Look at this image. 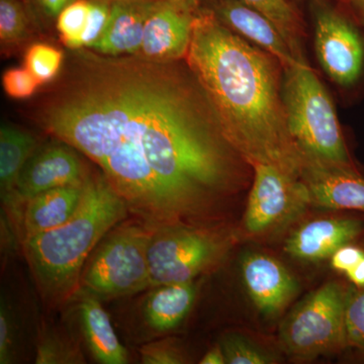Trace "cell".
<instances>
[{"label": "cell", "instance_id": "6da1fadb", "mask_svg": "<svg viewBox=\"0 0 364 364\" xmlns=\"http://www.w3.org/2000/svg\"><path fill=\"white\" fill-rule=\"evenodd\" d=\"M33 117L97 164L152 228L200 214L244 160L186 60L78 51Z\"/></svg>", "mask_w": 364, "mask_h": 364}, {"label": "cell", "instance_id": "7a4b0ae2", "mask_svg": "<svg viewBox=\"0 0 364 364\" xmlns=\"http://www.w3.org/2000/svg\"><path fill=\"white\" fill-rule=\"evenodd\" d=\"M186 61L244 161L301 176L306 162L289 134L284 68L274 57L232 32L210 9H200Z\"/></svg>", "mask_w": 364, "mask_h": 364}, {"label": "cell", "instance_id": "3957f363", "mask_svg": "<svg viewBox=\"0 0 364 364\" xmlns=\"http://www.w3.org/2000/svg\"><path fill=\"white\" fill-rule=\"evenodd\" d=\"M129 215L126 203L105 177L91 174L80 208L68 222L21 241L23 255L47 308H62L75 299L90 254Z\"/></svg>", "mask_w": 364, "mask_h": 364}, {"label": "cell", "instance_id": "277c9868", "mask_svg": "<svg viewBox=\"0 0 364 364\" xmlns=\"http://www.w3.org/2000/svg\"><path fill=\"white\" fill-rule=\"evenodd\" d=\"M287 127L308 165L358 173L331 97L308 62L284 69Z\"/></svg>", "mask_w": 364, "mask_h": 364}, {"label": "cell", "instance_id": "5b68a950", "mask_svg": "<svg viewBox=\"0 0 364 364\" xmlns=\"http://www.w3.org/2000/svg\"><path fill=\"white\" fill-rule=\"evenodd\" d=\"M154 229L135 218L111 230L86 261L77 294L109 301L151 289L148 250Z\"/></svg>", "mask_w": 364, "mask_h": 364}, {"label": "cell", "instance_id": "8992f818", "mask_svg": "<svg viewBox=\"0 0 364 364\" xmlns=\"http://www.w3.org/2000/svg\"><path fill=\"white\" fill-rule=\"evenodd\" d=\"M348 293L338 282H328L306 296L280 327L286 350L312 358L346 346L345 308Z\"/></svg>", "mask_w": 364, "mask_h": 364}, {"label": "cell", "instance_id": "52a82bcc", "mask_svg": "<svg viewBox=\"0 0 364 364\" xmlns=\"http://www.w3.org/2000/svg\"><path fill=\"white\" fill-rule=\"evenodd\" d=\"M311 11L318 63L334 85L355 90L364 80L363 26L327 0H312Z\"/></svg>", "mask_w": 364, "mask_h": 364}, {"label": "cell", "instance_id": "ba28073f", "mask_svg": "<svg viewBox=\"0 0 364 364\" xmlns=\"http://www.w3.org/2000/svg\"><path fill=\"white\" fill-rule=\"evenodd\" d=\"M223 251L219 237L205 230L181 224L155 228L148 250L152 287L193 282L214 267Z\"/></svg>", "mask_w": 364, "mask_h": 364}, {"label": "cell", "instance_id": "9c48e42d", "mask_svg": "<svg viewBox=\"0 0 364 364\" xmlns=\"http://www.w3.org/2000/svg\"><path fill=\"white\" fill-rule=\"evenodd\" d=\"M91 174L77 151L60 142L37 150L21 170L11 202L6 205L18 223L26 200L49 189L85 183Z\"/></svg>", "mask_w": 364, "mask_h": 364}, {"label": "cell", "instance_id": "30bf717a", "mask_svg": "<svg viewBox=\"0 0 364 364\" xmlns=\"http://www.w3.org/2000/svg\"><path fill=\"white\" fill-rule=\"evenodd\" d=\"M254 179L244 224L252 234L263 233L291 215L296 205L309 203L303 181L274 165H253Z\"/></svg>", "mask_w": 364, "mask_h": 364}, {"label": "cell", "instance_id": "8fae6325", "mask_svg": "<svg viewBox=\"0 0 364 364\" xmlns=\"http://www.w3.org/2000/svg\"><path fill=\"white\" fill-rule=\"evenodd\" d=\"M198 0H157L146 21L138 55L156 61H178L188 56Z\"/></svg>", "mask_w": 364, "mask_h": 364}, {"label": "cell", "instance_id": "7c38bea8", "mask_svg": "<svg viewBox=\"0 0 364 364\" xmlns=\"http://www.w3.org/2000/svg\"><path fill=\"white\" fill-rule=\"evenodd\" d=\"M210 11L229 30L274 57L282 68L299 63L279 28L267 16L241 0H212Z\"/></svg>", "mask_w": 364, "mask_h": 364}, {"label": "cell", "instance_id": "4fadbf2b", "mask_svg": "<svg viewBox=\"0 0 364 364\" xmlns=\"http://www.w3.org/2000/svg\"><path fill=\"white\" fill-rule=\"evenodd\" d=\"M242 277L254 305L267 317L279 315L298 293L293 275L265 254L246 255L242 261Z\"/></svg>", "mask_w": 364, "mask_h": 364}, {"label": "cell", "instance_id": "5bb4252c", "mask_svg": "<svg viewBox=\"0 0 364 364\" xmlns=\"http://www.w3.org/2000/svg\"><path fill=\"white\" fill-rule=\"evenodd\" d=\"M87 182L49 189L26 200L16 223L21 241L68 222L80 208Z\"/></svg>", "mask_w": 364, "mask_h": 364}, {"label": "cell", "instance_id": "9a60e30c", "mask_svg": "<svg viewBox=\"0 0 364 364\" xmlns=\"http://www.w3.org/2000/svg\"><path fill=\"white\" fill-rule=\"evenodd\" d=\"M301 177L309 203L331 210L364 213V177L360 174L308 165Z\"/></svg>", "mask_w": 364, "mask_h": 364}, {"label": "cell", "instance_id": "2e32d148", "mask_svg": "<svg viewBox=\"0 0 364 364\" xmlns=\"http://www.w3.org/2000/svg\"><path fill=\"white\" fill-rule=\"evenodd\" d=\"M360 222L352 219H320L303 225L286 244V251L298 259L318 261L350 243L361 233Z\"/></svg>", "mask_w": 364, "mask_h": 364}, {"label": "cell", "instance_id": "e0dca14e", "mask_svg": "<svg viewBox=\"0 0 364 364\" xmlns=\"http://www.w3.org/2000/svg\"><path fill=\"white\" fill-rule=\"evenodd\" d=\"M157 0L114 2L104 35L91 49L107 56L138 55L144 28Z\"/></svg>", "mask_w": 364, "mask_h": 364}, {"label": "cell", "instance_id": "ac0fdd59", "mask_svg": "<svg viewBox=\"0 0 364 364\" xmlns=\"http://www.w3.org/2000/svg\"><path fill=\"white\" fill-rule=\"evenodd\" d=\"M77 296L81 331L93 358L102 364L128 363V350L117 338L102 301L90 294Z\"/></svg>", "mask_w": 364, "mask_h": 364}, {"label": "cell", "instance_id": "d6986e66", "mask_svg": "<svg viewBox=\"0 0 364 364\" xmlns=\"http://www.w3.org/2000/svg\"><path fill=\"white\" fill-rule=\"evenodd\" d=\"M196 296L193 282L152 287L143 301L144 322L157 334L172 331L188 317Z\"/></svg>", "mask_w": 364, "mask_h": 364}, {"label": "cell", "instance_id": "ffe728a7", "mask_svg": "<svg viewBox=\"0 0 364 364\" xmlns=\"http://www.w3.org/2000/svg\"><path fill=\"white\" fill-rule=\"evenodd\" d=\"M38 141L28 132L4 124L0 130V188L6 207L11 202L21 170L33 153Z\"/></svg>", "mask_w": 364, "mask_h": 364}, {"label": "cell", "instance_id": "44dd1931", "mask_svg": "<svg viewBox=\"0 0 364 364\" xmlns=\"http://www.w3.org/2000/svg\"><path fill=\"white\" fill-rule=\"evenodd\" d=\"M267 16L279 28L298 61H306V26L303 16L291 0H241Z\"/></svg>", "mask_w": 364, "mask_h": 364}, {"label": "cell", "instance_id": "7402d4cb", "mask_svg": "<svg viewBox=\"0 0 364 364\" xmlns=\"http://www.w3.org/2000/svg\"><path fill=\"white\" fill-rule=\"evenodd\" d=\"M35 363L82 364L85 363V358L75 340L61 330L44 324L38 334Z\"/></svg>", "mask_w": 364, "mask_h": 364}, {"label": "cell", "instance_id": "603a6c76", "mask_svg": "<svg viewBox=\"0 0 364 364\" xmlns=\"http://www.w3.org/2000/svg\"><path fill=\"white\" fill-rule=\"evenodd\" d=\"M63 61V53L45 43L30 46L25 54V67L39 80L41 85L57 77Z\"/></svg>", "mask_w": 364, "mask_h": 364}, {"label": "cell", "instance_id": "cb8c5ba5", "mask_svg": "<svg viewBox=\"0 0 364 364\" xmlns=\"http://www.w3.org/2000/svg\"><path fill=\"white\" fill-rule=\"evenodd\" d=\"M90 1L73 0L57 16V28L62 42L72 50H77L81 35L85 32Z\"/></svg>", "mask_w": 364, "mask_h": 364}, {"label": "cell", "instance_id": "d4e9b609", "mask_svg": "<svg viewBox=\"0 0 364 364\" xmlns=\"http://www.w3.org/2000/svg\"><path fill=\"white\" fill-rule=\"evenodd\" d=\"M28 20L18 0H0V39L2 44L13 45L26 36Z\"/></svg>", "mask_w": 364, "mask_h": 364}, {"label": "cell", "instance_id": "484cf974", "mask_svg": "<svg viewBox=\"0 0 364 364\" xmlns=\"http://www.w3.org/2000/svg\"><path fill=\"white\" fill-rule=\"evenodd\" d=\"M227 363L229 364H267L272 359L259 347L239 335H229L221 344Z\"/></svg>", "mask_w": 364, "mask_h": 364}, {"label": "cell", "instance_id": "4316f807", "mask_svg": "<svg viewBox=\"0 0 364 364\" xmlns=\"http://www.w3.org/2000/svg\"><path fill=\"white\" fill-rule=\"evenodd\" d=\"M345 329L347 345L364 349V287L347 296Z\"/></svg>", "mask_w": 364, "mask_h": 364}, {"label": "cell", "instance_id": "83f0119b", "mask_svg": "<svg viewBox=\"0 0 364 364\" xmlns=\"http://www.w3.org/2000/svg\"><path fill=\"white\" fill-rule=\"evenodd\" d=\"M18 324L13 308L1 301L0 306V363L11 364L18 355Z\"/></svg>", "mask_w": 364, "mask_h": 364}, {"label": "cell", "instance_id": "f1b7e54d", "mask_svg": "<svg viewBox=\"0 0 364 364\" xmlns=\"http://www.w3.org/2000/svg\"><path fill=\"white\" fill-rule=\"evenodd\" d=\"M111 16V6L107 1L90 2V14L85 30L78 42L77 50L91 49L104 35Z\"/></svg>", "mask_w": 364, "mask_h": 364}, {"label": "cell", "instance_id": "f546056e", "mask_svg": "<svg viewBox=\"0 0 364 364\" xmlns=\"http://www.w3.org/2000/svg\"><path fill=\"white\" fill-rule=\"evenodd\" d=\"M144 364H181L186 363L182 349L172 339H160L144 344L140 350Z\"/></svg>", "mask_w": 364, "mask_h": 364}, {"label": "cell", "instance_id": "4dcf8cb0", "mask_svg": "<svg viewBox=\"0 0 364 364\" xmlns=\"http://www.w3.org/2000/svg\"><path fill=\"white\" fill-rule=\"evenodd\" d=\"M2 86L9 97L14 100H28L37 92L41 83L25 67L11 68L4 72Z\"/></svg>", "mask_w": 364, "mask_h": 364}, {"label": "cell", "instance_id": "1f68e13d", "mask_svg": "<svg viewBox=\"0 0 364 364\" xmlns=\"http://www.w3.org/2000/svg\"><path fill=\"white\" fill-rule=\"evenodd\" d=\"M363 258V249L346 244L337 249L331 256L332 267L340 272L346 273L358 265Z\"/></svg>", "mask_w": 364, "mask_h": 364}, {"label": "cell", "instance_id": "d6a6232c", "mask_svg": "<svg viewBox=\"0 0 364 364\" xmlns=\"http://www.w3.org/2000/svg\"><path fill=\"white\" fill-rule=\"evenodd\" d=\"M73 0H37L41 9L50 16H58L62 9Z\"/></svg>", "mask_w": 364, "mask_h": 364}, {"label": "cell", "instance_id": "836d02e7", "mask_svg": "<svg viewBox=\"0 0 364 364\" xmlns=\"http://www.w3.org/2000/svg\"><path fill=\"white\" fill-rule=\"evenodd\" d=\"M200 364H225L227 363L221 345L213 347L200 359Z\"/></svg>", "mask_w": 364, "mask_h": 364}, {"label": "cell", "instance_id": "e575fe53", "mask_svg": "<svg viewBox=\"0 0 364 364\" xmlns=\"http://www.w3.org/2000/svg\"><path fill=\"white\" fill-rule=\"evenodd\" d=\"M347 277L358 289L364 287V258L358 265L346 272Z\"/></svg>", "mask_w": 364, "mask_h": 364}, {"label": "cell", "instance_id": "d590c367", "mask_svg": "<svg viewBox=\"0 0 364 364\" xmlns=\"http://www.w3.org/2000/svg\"><path fill=\"white\" fill-rule=\"evenodd\" d=\"M351 13L364 28V0H350L347 2Z\"/></svg>", "mask_w": 364, "mask_h": 364}, {"label": "cell", "instance_id": "8d00e7d4", "mask_svg": "<svg viewBox=\"0 0 364 364\" xmlns=\"http://www.w3.org/2000/svg\"><path fill=\"white\" fill-rule=\"evenodd\" d=\"M102 1L111 2H134V1H146V0H102Z\"/></svg>", "mask_w": 364, "mask_h": 364}, {"label": "cell", "instance_id": "74e56055", "mask_svg": "<svg viewBox=\"0 0 364 364\" xmlns=\"http://www.w3.org/2000/svg\"><path fill=\"white\" fill-rule=\"evenodd\" d=\"M342 1H343L344 4H347V2L350 1V0H342Z\"/></svg>", "mask_w": 364, "mask_h": 364}]
</instances>
